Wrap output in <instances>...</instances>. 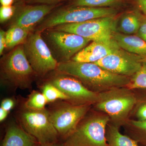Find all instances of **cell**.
Returning a JSON list of instances; mask_svg holds the SVG:
<instances>
[{
	"label": "cell",
	"mask_w": 146,
	"mask_h": 146,
	"mask_svg": "<svg viewBox=\"0 0 146 146\" xmlns=\"http://www.w3.org/2000/svg\"><path fill=\"white\" fill-rule=\"evenodd\" d=\"M39 143L19 125L9 126L1 146H36Z\"/></svg>",
	"instance_id": "cell-15"
},
{
	"label": "cell",
	"mask_w": 146,
	"mask_h": 146,
	"mask_svg": "<svg viewBox=\"0 0 146 146\" xmlns=\"http://www.w3.org/2000/svg\"><path fill=\"white\" fill-rule=\"evenodd\" d=\"M141 15L134 13H127L122 17L118 29L126 35L137 34L141 24Z\"/></svg>",
	"instance_id": "cell-19"
},
{
	"label": "cell",
	"mask_w": 146,
	"mask_h": 146,
	"mask_svg": "<svg viewBox=\"0 0 146 146\" xmlns=\"http://www.w3.org/2000/svg\"><path fill=\"white\" fill-rule=\"evenodd\" d=\"M136 102L133 90L126 86L116 87L99 93L92 108L106 114L109 117V123L120 128L130 119Z\"/></svg>",
	"instance_id": "cell-2"
},
{
	"label": "cell",
	"mask_w": 146,
	"mask_h": 146,
	"mask_svg": "<svg viewBox=\"0 0 146 146\" xmlns=\"http://www.w3.org/2000/svg\"><path fill=\"white\" fill-rule=\"evenodd\" d=\"M144 58L120 48L94 63L113 74L131 78L140 70Z\"/></svg>",
	"instance_id": "cell-12"
},
{
	"label": "cell",
	"mask_w": 146,
	"mask_h": 146,
	"mask_svg": "<svg viewBox=\"0 0 146 146\" xmlns=\"http://www.w3.org/2000/svg\"><path fill=\"white\" fill-rule=\"evenodd\" d=\"M16 10L15 7L1 6L0 8V22L1 23H5L10 20L14 15Z\"/></svg>",
	"instance_id": "cell-26"
},
{
	"label": "cell",
	"mask_w": 146,
	"mask_h": 146,
	"mask_svg": "<svg viewBox=\"0 0 146 146\" xmlns=\"http://www.w3.org/2000/svg\"><path fill=\"white\" fill-rule=\"evenodd\" d=\"M47 82L57 87L69 98V102L75 105L94 104L98 93L92 92L73 76L56 72Z\"/></svg>",
	"instance_id": "cell-11"
},
{
	"label": "cell",
	"mask_w": 146,
	"mask_h": 146,
	"mask_svg": "<svg viewBox=\"0 0 146 146\" xmlns=\"http://www.w3.org/2000/svg\"><path fill=\"white\" fill-rule=\"evenodd\" d=\"M92 108V105H75L65 101L48 110L50 119L60 139L64 141L70 136Z\"/></svg>",
	"instance_id": "cell-9"
},
{
	"label": "cell",
	"mask_w": 146,
	"mask_h": 146,
	"mask_svg": "<svg viewBox=\"0 0 146 146\" xmlns=\"http://www.w3.org/2000/svg\"><path fill=\"white\" fill-rule=\"evenodd\" d=\"M6 32L1 29L0 31V54L1 55L6 48Z\"/></svg>",
	"instance_id": "cell-30"
},
{
	"label": "cell",
	"mask_w": 146,
	"mask_h": 146,
	"mask_svg": "<svg viewBox=\"0 0 146 146\" xmlns=\"http://www.w3.org/2000/svg\"><path fill=\"white\" fill-rule=\"evenodd\" d=\"M124 133L141 146H146V120L129 119L123 127Z\"/></svg>",
	"instance_id": "cell-18"
},
{
	"label": "cell",
	"mask_w": 146,
	"mask_h": 146,
	"mask_svg": "<svg viewBox=\"0 0 146 146\" xmlns=\"http://www.w3.org/2000/svg\"><path fill=\"white\" fill-rule=\"evenodd\" d=\"M136 97V102L131 114L130 119L137 121L146 120V91L133 90Z\"/></svg>",
	"instance_id": "cell-21"
},
{
	"label": "cell",
	"mask_w": 146,
	"mask_h": 146,
	"mask_svg": "<svg viewBox=\"0 0 146 146\" xmlns=\"http://www.w3.org/2000/svg\"><path fill=\"white\" fill-rule=\"evenodd\" d=\"M43 32L58 63L72 60L79 52L91 42L78 35L49 29ZM42 32V33H43Z\"/></svg>",
	"instance_id": "cell-10"
},
{
	"label": "cell",
	"mask_w": 146,
	"mask_h": 146,
	"mask_svg": "<svg viewBox=\"0 0 146 146\" xmlns=\"http://www.w3.org/2000/svg\"><path fill=\"white\" fill-rule=\"evenodd\" d=\"M138 7L146 16V0H136Z\"/></svg>",
	"instance_id": "cell-31"
},
{
	"label": "cell",
	"mask_w": 146,
	"mask_h": 146,
	"mask_svg": "<svg viewBox=\"0 0 146 146\" xmlns=\"http://www.w3.org/2000/svg\"><path fill=\"white\" fill-rule=\"evenodd\" d=\"M55 71L74 77L87 89L98 94L112 88L126 86L130 81V78L110 72L95 63L72 60L60 62Z\"/></svg>",
	"instance_id": "cell-1"
},
{
	"label": "cell",
	"mask_w": 146,
	"mask_h": 146,
	"mask_svg": "<svg viewBox=\"0 0 146 146\" xmlns=\"http://www.w3.org/2000/svg\"><path fill=\"white\" fill-rule=\"evenodd\" d=\"M109 121L106 114L91 108L64 141L65 146H108L106 129Z\"/></svg>",
	"instance_id": "cell-4"
},
{
	"label": "cell",
	"mask_w": 146,
	"mask_h": 146,
	"mask_svg": "<svg viewBox=\"0 0 146 146\" xmlns=\"http://www.w3.org/2000/svg\"><path fill=\"white\" fill-rule=\"evenodd\" d=\"M20 125L40 144L51 143L60 141L57 131L50 118L49 112L31 110L24 107L18 115Z\"/></svg>",
	"instance_id": "cell-6"
},
{
	"label": "cell",
	"mask_w": 146,
	"mask_h": 146,
	"mask_svg": "<svg viewBox=\"0 0 146 146\" xmlns=\"http://www.w3.org/2000/svg\"><path fill=\"white\" fill-rule=\"evenodd\" d=\"M27 59L36 75L44 77L55 71L58 62L38 31L31 32L23 44Z\"/></svg>",
	"instance_id": "cell-7"
},
{
	"label": "cell",
	"mask_w": 146,
	"mask_h": 146,
	"mask_svg": "<svg viewBox=\"0 0 146 146\" xmlns=\"http://www.w3.org/2000/svg\"><path fill=\"white\" fill-rule=\"evenodd\" d=\"M137 35L146 42V16L141 15V24Z\"/></svg>",
	"instance_id": "cell-27"
},
{
	"label": "cell",
	"mask_w": 146,
	"mask_h": 146,
	"mask_svg": "<svg viewBox=\"0 0 146 146\" xmlns=\"http://www.w3.org/2000/svg\"><path fill=\"white\" fill-rule=\"evenodd\" d=\"M29 33L20 27L11 26L6 34V48L13 49L14 47L23 44Z\"/></svg>",
	"instance_id": "cell-20"
},
{
	"label": "cell",
	"mask_w": 146,
	"mask_h": 146,
	"mask_svg": "<svg viewBox=\"0 0 146 146\" xmlns=\"http://www.w3.org/2000/svg\"><path fill=\"white\" fill-rule=\"evenodd\" d=\"M116 9L110 7L74 6L63 7L53 11L37 26L35 31L43 32L64 24L78 23L104 17L115 16Z\"/></svg>",
	"instance_id": "cell-5"
},
{
	"label": "cell",
	"mask_w": 146,
	"mask_h": 146,
	"mask_svg": "<svg viewBox=\"0 0 146 146\" xmlns=\"http://www.w3.org/2000/svg\"><path fill=\"white\" fill-rule=\"evenodd\" d=\"M113 38L121 48L144 58L146 57V42L138 35L116 32Z\"/></svg>",
	"instance_id": "cell-16"
},
{
	"label": "cell",
	"mask_w": 146,
	"mask_h": 146,
	"mask_svg": "<svg viewBox=\"0 0 146 146\" xmlns=\"http://www.w3.org/2000/svg\"><path fill=\"white\" fill-rule=\"evenodd\" d=\"M9 112L2 108H0V121L2 122L5 119L8 115Z\"/></svg>",
	"instance_id": "cell-33"
},
{
	"label": "cell",
	"mask_w": 146,
	"mask_h": 146,
	"mask_svg": "<svg viewBox=\"0 0 146 146\" xmlns=\"http://www.w3.org/2000/svg\"><path fill=\"white\" fill-rule=\"evenodd\" d=\"M57 5L24 6L16 9L11 26L20 27L31 33L53 11Z\"/></svg>",
	"instance_id": "cell-13"
},
{
	"label": "cell",
	"mask_w": 146,
	"mask_h": 146,
	"mask_svg": "<svg viewBox=\"0 0 146 146\" xmlns=\"http://www.w3.org/2000/svg\"><path fill=\"white\" fill-rule=\"evenodd\" d=\"M36 76L27 59L23 44L12 49L1 59V81L13 89H30Z\"/></svg>",
	"instance_id": "cell-3"
},
{
	"label": "cell",
	"mask_w": 146,
	"mask_h": 146,
	"mask_svg": "<svg viewBox=\"0 0 146 146\" xmlns=\"http://www.w3.org/2000/svg\"><path fill=\"white\" fill-rule=\"evenodd\" d=\"M36 146H65L64 141H59L56 143L45 144H38Z\"/></svg>",
	"instance_id": "cell-32"
},
{
	"label": "cell",
	"mask_w": 146,
	"mask_h": 146,
	"mask_svg": "<svg viewBox=\"0 0 146 146\" xmlns=\"http://www.w3.org/2000/svg\"><path fill=\"white\" fill-rule=\"evenodd\" d=\"M126 87L131 90L146 89V62H144L140 70L130 78V82Z\"/></svg>",
	"instance_id": "cell-24"
},
{
	"label": "cell",
	"mask_w": 146,
	"mask_h": 146,
	"mask_svg": "<svg viewBox=\"0 0 146 146\" xmlns=\"http://www.w3.org/2000/svg\"><path fill=\"white\" fill-rule=\"evenodd\" d=\"M14 101L12 99L7 98L3 100L1 104V107L9 112L14 107Z\"/></svg>",
	"instance_id": "cell-29"
},
{
	"label": "cell",
	"mask_w": 146,
	"mask_h": 146,
	"mask_svg": "<svg viewBox=\"0 0 146 146\" xmlns=\"http://www.w3.org/2000/svg\"><path fill=\"white\" fill-rule=\"evenodd\" d=\"M25 1H27V0H25Z\"/></svg>",
	"instance_id": "cell-36"
},
{
	"label": "cell",
	"mask_w": 146,
	"mask_h": 146,
	"mask_svg": "<svg viewBox=\"0 0 146 146\" xmlns=\"http://www.w3.org/2000/svg\"><path fill=\"white\" fill-rule=\"evenodd\" d=\"M14 0H0L2 6H12Z\"/></svg>",
	"instance_id": "cell-34"
},
{
	"label": "cell",
	"mask_w": 146,
	"mask_h": 146,
	"mask_svg": "<svg viewBox=\"0 0 146 146\" xmlns=\"http://www.w3.org/2000/svg\"><path fill=\"white\" fill-rule=\"evenodd\" d=\"M64 0H27L28 3L40 4L46 5H57L58 3L61 2Z\"/></svg>",
	"instance_id": "cell-28"
},
{
	"label": "cell",
	"mask_w": 146,
	"mask_h": 146,
	"mask_svg": "<svg viewBox=\"0 0 146 146\" xmlns=\"http://www.w3.org/2000/svg\"><path fill=\"white\" fill-rule=\"evenodd\" d=\"M121 0H74V6L91 7H107L119 2Z\"/></svg>",
	"instance_id": "cell-25"
},
{
	"label": "cell",
	"mask_w": 146,
	"mask_h": 146,
	"mask_svg": "<svg viewBox=\"0 0 146 146\" xmlns=\"http://www.w3.org/2000/svg\"><path fill=\"white\" fill-rule=\"evenodd\" d=\"M143 61L144 62H146V57L144 58Z\"/></svg>",
	"instance_id": "cell-35"
},
{
	"label": "cell",
	"mask_w": 146,
	"mask_h": 146,
	"mask_svg": "<svg viewBox=\"0 0 146 146\" xmlns=\"http://www.w3.org/2000/svg\"><path fill=\"white\" fill-rule=\"evenodd\" d=\"M42 93L44 96L47 104L54 102L57 100L68 102L69 98L60 89L48 82H46L42 86Z\"/></svg>",
	"instance_id": "cell-22"
},
{
	"label": "cell",
	"mask_w": 146,
	"mask_h": 146,
	"mask_svg": "<svg viewBox=\"0 0 146 146\" xmlns=\"http://www.w3.org/2000/svg\"><path fill=\"white\" fill-rule=\"evenodd\" d=\"M47 104L43 94L33 90L28 96L24 103V107L31 110H39L45 109Z\"/></svg>",
	"instance_id": "cell-23"
},
{
	"label": "cell",
	"mask_w": 146,
	"mask_h": 146,
	"mask_svg": "<svg viewBox=\"0 0 146 146\" xmlns=\"http://www.w3.org/2000/svg\"><path fill=\"white\" fill-rule=\"evenodd\" d=\"M117 25L115 16H110L78 23L64 24L52 29L78 35L93 42H104L113 39Z\"/></svg>",
	"instance_id": "cell-8"
},
{
	"label": "cell",
	"mask_w": 146,
	"mask_h": 146,
	"mask_svg": "<svg viewBox=\"0 0 146 146\" xmlns=\"http://www.w3.org/2000/svg\"><path fill=\"white\" fill-rule=\"evenodd\" d=\"M120 48L114 39L93 42L79 52L72 60L82 63H94Z\"/></svg>",
	"instance_id": "cell-14"
},
{
	"label": "cell",
	"mask_w": 146,
	"mask_h": 146,
	"mask_svg": "<svg viewBox=\"0 0 146 146\" xmlns=\"http://www.w3.org/2000/svg\"><path fill=\"white\" fill-rule=\"evenodd\" d=\"M120 127L108 122L106 129V138L108 146H141L130 137L122 134Z\"/></svg>",
	"instance_id": "cell-17"
}]
</instances>
